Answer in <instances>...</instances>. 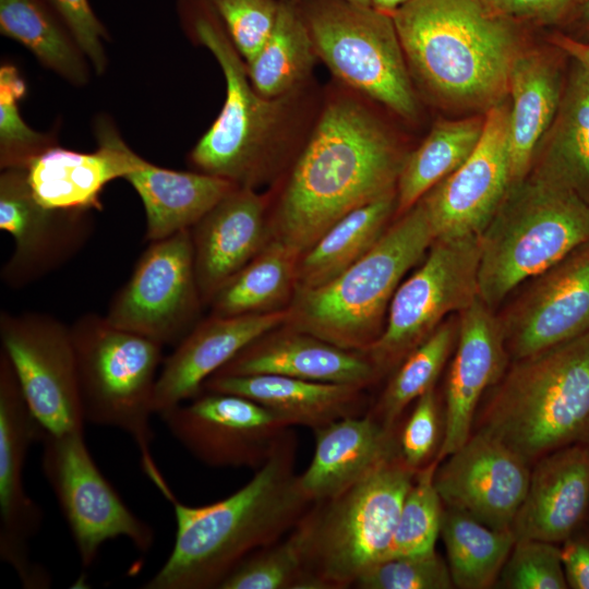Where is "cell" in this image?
I'll list each match as a JSON object with an SVG mask.
<instances>
[{
	"instance_id": "33",
	"label": "cell",
	"mask_w": 589,
	"mask_h": 589,
	"mask_svg": "<svg viewBox=\"0 0 589 589\" xmlns=\"http://www.w3.org/2000/svg\"><path fill=\"white\" fill-rule=\"evenodd\" d=\"M300 255L272 237L264 248L229 278L212 298L211 315L235 316L283 310L293 298Z\"/></svg>"
},
{
	"instance_id": "17",
	"label": "cell",
	"mask_w": 589,
	"mask_h": 589,
	"mask_svg": "<svg viewBox=\"0 0 589 589\" xmlns=\"http://www.w3.org/2000/svg\"><path fill=\"white\" fill-rule=\"evenodd\" d=\"M92 213L44 207L32 192L26 169L1 170L0 229L14 242L1 269L3 284L24 288L73 259L93 235Z\"/></svg>"
},
{
	"instance_id": "52",
	"label": "cell",
	"mask_w": 589,
	"mask_h": 589,
	"mask_svg": "<svg viewBox=\"0 0 589 589\" xmlns=\"http://www.w3.org/2000/svg\"><path fill=\"white\" fill-rule=\"evenodd\" d=\"M484 1H486L490 5H492L493 8L497 10L504 0H484Z\"/></svg>"
},
{
	"instance_id": "9",
	"label": "cell",
	"mask_w": 589,
	"mask_h": 589,
	"mask_svg": "<svg viewBox=\"0 0 589 589\" xmlns=\"http://www.w3.org/2000/svg\"><path fill=\"white\" fill-rule=\"evenodd\" d=\"M188 35L215 57L226 81L224 106L189 154L199 172L254 188L284 128L289 97L266 98L252 86L247 64L209 0H179Z\"/></svg>"
},
{
	"instance_id": "45",
	"label": "cell",
	"mask_w": 589,
	"mask_h": 589,
	"mask_svg": "<svg viewBox=\"0 0 589 589\" xmlns=\"http://www.w3.org/2000/svg\"><path fill=\"white\" fill-rule=\"evenodd\" d=\"M440 409L434 387L417 400L399 437V455L404 462L418 471L429 464L440 438Z\"/></svg>"
},
{
	"instance_id": "43",
	"label": "cell",
	"mask_w": 589,
	"mask_h": 589,
	"mask_svg": "<svg viewBox=\"0 0 589 589\" xmlns=\"http://www.w3.org/2000/svg\"><path fill=\"white\" fill-rule=\"evenodd\" d=\"M360 589H450L447 562L432 552L394 556L368 568L354 584Z\"/></svg>"
},
{
	"instance_id": "27",
	"label": "cell",
	"mask_w": 589,
	"mask_h": 589,
	"mask_svg": "<svg viewBox=\"0 0 589 589\" xmlns=\"http://www.w3.org/2000/svg\"><path fill=\"white\" fill-rule=\"evenodd\" d=\"M313 433V458L299 474L300 488L312 503L342 492L399 455L395 430L369 413L337 420Z\"/></svg>"
},
{
	"instance_id": "51",
	"label": "cell",
	"mask_w": 589,
	"mask_h": 589,
	"mask_svg": "<svg viewBox=\"0 0 589 589\" xmlns=\"http://www.w3.org/2000/svg\"><path fill=\"white\" fill-rule=\"evenodd\" d=\"M409 0H371V5L384 13L392 14Z\"/></svg>"
},
{
	"instance_id": "50",
	"label": "cell",
	"mask_w": 589,
	"mask_h": 589,
	"mask_svg": "<svg viewBox=\"0 0 589 589\" xmlns=\"http://www.w3.org/2000/svg\"><path fill=\"white\" fill-rule=\"evenodd\" d=\"M549 40L589 73V40H578L560 31L552 34Z\"/></svg>"
},
{
	"instance_id": "34",
	"label": "cell",
	"mask_w": 589,
	"mask_h": 589,
	"mask_svg": "<svg viewBox=\"0 0 589 589\" xmlns=\"http://www.w3.org/2000/svg\"><path fill=\"white\" fill-rule=\"evenodd\" d=\"M0 32L73 85L88 82L87 58L45 0H0Z\"/></svg>"
},
{
	"instance_id": "16",
	"label": "cell",
	"mask_w": 589,
	"mask_h": 589,
	"mask_svg": "<svg viewBox=\"0 0 589 589\" xmlns=\"http://www.w3.org/2000/svg\"><path fill=\"white\" fill-rule=\"evenodd\" d=\"M44 433L0 350V557L27 589H45L51 584L47 569L32 560L31 542L39 532L44 514L24 483L27 452Z\"/></svg>"
},
{
	"instance_id": "32",
	"label": "cell",
	"mask_w": 589,
	"mask_h": 589,
	"mask_svg": "<svg viewBox=\"0 0 589 589\" xmlns=\"http://www.w3.org/2000/svg\"><path fill=\"white\" fill-rule=\"evenodd\" d=\"M396 207L393 191L338 219L300 255L296 290L326 284L365 255L387 229Z\"/></svg>"
},
{
	"instance_id": "19",
	"label": "cell",
	"mask_w": 589,
	"mask_h": 589,
	"mask_svg": "<svg viewBox=\"0 0 589 589\" xmlns=\"http://www.w3.org/2000/svg\"><path fill=\"white\" fill-rule=\"evenodd\" d=\"M484 117L483 132L472 154L419 201L435 239L478 236L512 184L509 104L501 100Z\"/></svg>"
},
{
	"instance_id": "41",
	"label": "cell",
	"mask_w": 589,
	"mask_h": 589,
	"mask_svg": "<svg viewBox=\"0 0 589 589\" xmlns=\"http://www.w3.org/2000/svg\"><path fill=\"white\" fill-rule=\"evenodd\" d=\"M218 589H314L299 543L290 531L244 558Z\"/></svg>"
},
{
	"instance_id": "25",
	"label": "cell",
	"mask_w": 589,
	"mask_h": 589,
	"mask_svg": "<svg viewBox=\"0 0 589 589\" xmlns=\"http://www.w3.org/2000/svg\"><path fill=\"white\" fill-rule=\"evenodd\" d=\"M94 132L98 147L92 153L59 145L34 159L26 169L32 192L44 207L57 211H101L106 184L123 178L125 142L111 120L100 116Z\"/></svg>"
},
{
	"instance_id": "47",
	"label": "cell",
	"mask_w": 589,
	"mask_h": 589,
	"mask_svg": "<svg viewBox=\"0 0 589 589\" xmlns=\"http://www.w3.org/2000/svg\"><path fill=\"white\" fill-rule=\"evenodd\" d=\"M574 0H504L498 11L525 24L560 25Z\"/></svg>"
},
{
	"instance_id": "39",
	"label": "cell",
	"mask_w": 589,
	"mask_h": 589,
	"mask_svg": "<svg viewBox=\"0 0 589 589\" xmlns=\"http://www.w3.org/2000/svg\"><path fill=\"white\" fill-rule=\"evenodd\" d=\"M438 464L434 458L416 472L404 500L385 558L423 554L435 550L444 512V504L434 483Z\"/></svg>"
},
{
	"instance_id": "28",
	"label": "cell",
	"mask_w": 589,
	"mask_h": 589,
	"mask_svg": "<svg viewBox=\"0 0 589 589\" xmlns=\"http://www.w3.org/2000/svg\"><path fill=\"white\" fill-rule=\"evenodd\" d=\"M364 388L274 374H214L205 381L202 390L243 396L289 426L303 425L313 431L344 418L365 414Z\"/></svg>"
},
{
	"instance_id": "46",
	"label": "cell",
	"mask_w": 589,
	"mask_h": 589,
	"mask_svg": "<svg viewBox=\"0 0 589 589\" xmlns=\"http://www.w3.org/2000/svg\"><path fill=\"white\" fill-rule=\"evenodd\" d=\"M71 32L81 50L101 74L107 67L104 41L109 34L92 10L88 0H45Z\"/></svg>"
},
{
	"instance_id": "10",
	"label": "cell",
	"mask_w": 589,
	"mask_h": 589,
	"mask_svg": "<svg viewBox=\"0 0 589 589\" xmlns=\"http://www.w3.org/2000/svg\"><path fill=\"white\" fill-rule=\"evenodd\" d=\"M316 56L351 88L412 119L417 99L392 15L347 0H298Z\"/></svg>"
},
{
	"instance_id": "12",
	"label": "cell",
	"mask_w": 589,
	"mask_h": 589,
	"mask_svg": "<svg viewBox=\"0 0 589 589\" xmlns=\"http://www.w3.org/2000/svg\"><path fill=\"white\" fill-rule=\"evenodd\" d=\"M84 432L44 433L41 469L74 541L81 564L92 566L101 546L125 538L143 553L155 542L153 528L136 516L93 459Z\"/></svg>"
},
{
	"instance_id": "48",
	"label": "cell",
	"mask_w": 589,
	"mask_h": 589,
	"mask_svg": "<svg viewBox=\"0 0 589 589\" xmlns=\"http://www.w3.org/2000/svg\"><path fill=\"white\" fill-rule=\"evenodd\" d=\"M561 550L568 587L589 589V531L575 532Z\"/></svg>"
},
{
	"instance_id": "23",
	"label": "cell",
	"mask_w": 589,
	"mask_h": 589,
	"mask_svg": "<svg viewBox=\"0 0 589 589\" xmlns=\"http://www.w3.org/2000/svg\"><path fill=\"white\" fill-rule=\"evenodd\" d=\"M194 267L203 304L272 238L266 199L236 187L192 228Z\"/></svg>"
},
{
	"instance_id": "11",
	"label": "cell",
	"mask_w": 589,
	"mask_h": 589,
	"mask_svg": "<svg viewBox=\"0 0 589 589\" xmlns=\"http://www.w3.org/2000/svg\"><path fill=\"white\" fill-rule=\"evenodd\" d=\"M479 259L478 236L433 241L419 267L397 287L381 335L362 351L380 375L479 298Z\"/></svg>"
},
{
	"instance_id": "14",
	"label": "cell",
	"mask_w": 589,
	"mask_h": 589,
	"mask_svg": "<svg viewBox=\"0 0 589 589\" xmlns=\"http://www.w3.org/2000/svg\"><path fill=\"white\" fill-rule=\"evenodd\" d=\"M202 305L191 229H185L149 242L105 316L121 329L177 346L199 324Z\"/></svg>"
},
{
	"instance_id": "13",
	"label": "cell",
	"mask_w": 589,
	"mask_h": 589,
	"mask_svg": "<svg viewBox=\"0 0 589 589\" xmlns=\"http://www.w3.org/2000/svg\"><path fill=\"white\" fill-rule=\"evenodd\" d=\"M0 341L26 405L45 433L84 432L70 326L46 313L2 311Z\"/></svg>"
},
{
	"instance_id": "26",
	"label": "cell",
	"mask_w": 589,
	"mask_h": 589,
	"mask_svg": "<svg viewBox=\"0 0 589 589\" xmlns=\"http://www.w3.org/2000/svg\"><path fill=\"white\" fill-rule=\"evenodd\" d=\"M215 374H274L362 387L380 376L363 352L340 348L289 326L260 337Z\"/></svg>"
},
{
	"instance_id": "35",
	"label": "cell",
	"mask_w": 589,
	"mask_h": 589,
	"mask_svg": "<svg viewBox=\"0 0 589 589\" xmlns=\"http://www.w3.org/2000/svg\"><path fill=\"white\" fill-rule=\"evenodd\" d=\"M317 58L298 0H279L275 25L247 64L254 89L266 98L289 97L310 75Z\"/></svg>"
},
{
	"instance_id": "6",
	"label": "cell",
	"mask_w": 589,
	"mask_h": 589,
	"mask_svg": "<svg viewBox=\"0 0 589 589\" xmlns=\"http://www.w3.org/2000/svg\"><path fill=\"white\" fill-rule=\"evenodd\" d=\"M479 299L495 310L518 286L589 240V203L530 171L478 235Z\"/></svg>"
},
{
	"instance_id": "44",
	"label": "cell",
	"mask_w": 589,
	"mask_h": 589,
	"mask_svg": "<svg viewBox=\"0 0 589 589\" xmlns=\"http://www.w3.org/2000/svg\"><path fill=\"white\" fill-rule=\"evenodd\" d=\"M233 46L245 63L268 38L279 0H209Z\"/></svg>"
},
{
	"instance_id": "18",
	"label": "cell",
	"mask_w": 589,
	"mask_h": 589,
	"mask_svg": "<svg viewBox=\"0 0 589 589\" xmlns=\"http://www.w3.org/2000/svg\"><path fill=\"white\" fill-rule=\"evenodd\" d=\"M497 315L510 361L589 333V240L529 279Z\"/></svg>"
},
{
	"instance_id": "20",
	"label": "cell",
	"mask_w": 589,
	"mask_h": 589,
	"mask_svg": "<svg viewBox=\"0 0 589 589\" xmlns=\"http://www.w3.org/2000/svg\"><path fill=\"white\" fill-rule=\"evenodd\" d=\"M530 464L497 438L476 431L438 464L434 476L445 507L496 530H510L527 493Z\"/></svg>"
},
{
	"instance_id": "3",
	"label": "cell",
	"mask_w": 589,
	"mask_h": 589,
	"mask_svg": "<svg viewBox=\"0 0 589 589\" xmlns=\"http://www.w3.org/2000/svg\"><path fill=\"white\" fill-rule=\"evenodd\" d=\"M390 15L409 69L435 97L486 111L508 95L525 23L484 0H409Z\"/></svg>"
},
{
	"instance_id": "49",
	"label": "cell",
	"mask_w": 589,
	"mask_h": 589,
	"mask_svg": "<svg viewBox=\"0 0 589 589\" xmlns=\"http://www.w3.org/2000/svg\"><path fill=\"white\" fill-rule=\"evenodd\" d=\"M560 31L575 39L589 40V0H574L565 19L558 25Z\"/></svg>"
},
{
	"instance_id": "22",
	"label": "cell",
	"mask_w": 589,
	"mask_h": 589,
	"mask_svg": "<svg viewBox=\"0 0 589 589\" xmlns=\"http://www.w3.org/2000/svg\"><path fill=\"white\" fill-rule=\"evenodd\" d=\"M289 309L235 316H213L199 324L164 359L155 394V414L201 393L205 381L250 344L287 324Z\"/></svg>"
},
{
	"instance_id": "5",
	"label": "cell",
	"mask_w": 589,
	"mask_h": 589,
	"mask_svg": "<svg viewBox=\"0 0 589 589\" xmlns=\"http://www.w3.org/2000/svg\"><path fill=\"white\" fill-rule=\"evenodd\" d=\"M434 240L418 202L341 274L318 287L297 289L288 326L347 350L364 351L381 335L404 276L423 260Z\"/></svg>"
},
{
	"instance_id": "24",
	"label": "cell",
	"mask_w": 589,
	"mask_h": 589,
	"mask_svg": "<svg viewBox=\"0 0 589 589\" xmlns=\"http://www.w3.org/2000/svg\"><path fill=\"white\" fill-rule=\"evenodd\" d=\"M588 509L589 444H572L536 461L510 530L516 540L564 542Z\"/></svg>"
},
{
	"instance_id": "37",
	"label": "cell",
	"mask_w": 589,
	"mask_h": 589,
	"mask_svg": "<svg viewBox=\"0 0 589 589\" xmlns=\"http://www.w3.org/2000/svg\"><path fill=\"white\" fill-rule=\"evenodd\" d=\"M440 536L454 587L460 589L496 585L516 541L512 530L492 529L449 507L444 508Z\"/></svg>"
},
{
	"instance_id": "38",
	"label": "cell",
	"mask_w": 589,
	"mask_h": 589,
	"mask_svg": "<svg viewBox=\"0 0 589 589\" xmlns=\"http://www.w3.org/2000/svg\"><path fill=\"white\" fill-rule=\"evenodd\" d=\"M458 316L449 315L395 369L378 400L368 411L384 426L395 430L405 409L434 384L455 348Z\"/></svg>"
},
{
	"instance_id": "40",
	"label": "cell",
	"mask_w": 589,
	"mask_h": 589,
	"mask_svg": "<svg viewBox=\"0 0 589 589\" xmlns=\"http://www.w3.org/2000/svg\"><path fill=\"white\" fill-rule=\"evenodd\" d=\"M27 88L19 69L9 63L0 67V167L27 169L31 163L49 148L57 139L33 130L20 113V101Z\"/></svg>"
},
{
	"instance_id": "29",
	"label": "cell",
	"mask_w": 589,
	"mask_h": 589,
	"mask_svg": "<svg viewBox=\"0 0 589 589\" xmlns=\"http://www.w3.org/2000/svg\"><path fill=\"white\" fill-rule=\"evenodd\" d=\"M127 180L139 194L146 217L149 242L191 229L236 187L235 183L199 171L158 167L124 146Z\"/></svg>"
},
{
	"instance_id": "53",
	"label": "cell",
	"mask_w": 589,
	"mask_h": 589,
	"mask_svg": "<svg viewBox=\"0 0 589 589\" xmlns=\"http://www.w3.org/2000/svg\"><path fill=\"white\" fill-rule=\"evenodd\" d=\"M347 1L361 4V5H371V0H347Z\"/></svg>"
},
{
	"instance_id": "21",
	"label": "cell",
	"mask_w": 589,
	"mask_h": 589,
	"mask_svg": "<svg viewBox=\"0 0 589 589\" xmlns=\"http://www.w3.org/2000/svg\"><path fill=\"white\" fill-rule=\"evenodd\" d=\"M458 335L445 384L444 432L435 459L441 462L470 437L483 395L508 368L498 315L479 298L458 313Z\"/></svg>"
},
{
	"instance_id": "2",
	"label": "cell",
	"mask_w": 589,
	"mask_h": 589,
	"mask_svg": "<svg viewBox=\"0 0 589 589\" xmlns=\"http://www.w3.org/2000/svg\"><path fill=\"white\" fill-rule=\"evenodd\" d=\"M290 428L252 479L231 495L202 506L177 498L172 550L145 589H218L250 554L285 538L312 502L296 473Z\"/></svg>"
},
{
	"instance_id": "30",
	"label": "cell",
	"mask_w": 589,
	"mask_h": 589,
	"mask_svg": "<svg viewBox=\"0 0 589 589\" xmlns=\"http://www.w3.org/2000/svg\"><path fill=\"white\" fill-rule=\"evenodd\" d=\"M556 55L520 51L509 74V167L512 183L522 180L556 115L567 71Z\"/></svg>"
},
{
	"instance_id": "4",
	"label": "cell",
	"mask_w": 589,
	"mask_h": 589,
	"mask_svg": "<svg viewBox=\"0 0 589 589\" xmlns=\"http://www.w3.org/2000/svg\"><path fill=\"white\" fill-rule=\"evenodd\" d=\"M477 431L529 464L589 444V333L512 361L491 388Z\"/></svg>"
},
{
	"instance_id": "8",
	"label": "cell",
	"mask_w": 589,
	"mask_h": 589,
	"mask_svg": "<svg viewBox=\"0 0 589 589\" xmlns=\"http://www.w3.org/2000/svg\"><path fill=\"white\" fill-rule=\"evenodd\" d=\"M70 330L85 421L127 433L140 452L144 473L172 503L176 496L151 448V418L164 346L121 329L96 313L81 315Z\"/></svg>"
},
{
	"instance_id": "7",
	"label": "cell",
	"mask_w": 589,
	"mask_h": 589,
	"mask_svg": "<svg viewBox=\"0 0 589 589\" xmlns=\"http://www.w3.org/2000/svg\"><path fill=\"white\" fill-rule=\"evenodd\" d=\"M416 472L398 455L342 492L311 504L291 532L314 589L354 587L386 557Z\"/></svg>"
},
{
	"instance_id": "15",
	"label": "cell",
	"mask_w": 589,
	"mask_h": 589,
	"mask_svg": "<svg viewBox=\"0 0 589 589\" xmlns=\"http://www.w3.org/2000/svg\"><path fill=\"white\" fill-rule=\"evenodd\" d=\"M159 417L195 459L216 467L260 468L291 428L243 396L202 390Z\"/></svg>"
},
{
	"instance_id": "31",
	"label": "cell",
	"mask_w": 589,
	"mask_h": 589,
	"mask_svg": "<svg viewBox=\"0 0 589 589\" xmlns=\"http://www.w3.org/2000/svg\"><path fill=\"white\" fill-rule=\"evenodd\" d=\"M589 203V73L569 58L561 101L532 167Z\"/></svg>"
},
{
	"instance_id": "36",
	"label": "cell",
	"mask_w": 589,
	"mask_h": 589,
	"mask_svg": "<svg viewBox=\"0 0 589 589\" xmlns=\"http://www.w3.org/2000/svg\"><path fill=\"white\" fill-rule=\"evenodd\" d=\"M485 117L436 122L424 141L405 157L396 184V213L404 214L477 147Z\"/></svg>"
},
{
	"instance_id": "1",
	"label": "cell",
	"mask_w": 589,
	"mask_h": 589,
	"mask_svg": "<svg viewBox=\"0 0 589 589\" xmlns=\"http://www.w3.org/2000/svg\"><path fill=\"white\" fill-rule=\"evenodd\" d=\"M404 159L361 103L330 100L292 167L271 220L272 237L301 255L342 216L396 191Z\"/></svg>"
},
{
	"instance_id": "42",
	"label": "cell",
	"mask_w": 589,
	"mask_h": 589,
	"mask_svg": "<svg viewBox=\"0 0 589 589\" xmlns=\"http://www.w3.org/2000/svg\"><path fill=\"white\" fill-rule=\"evenodd\" d=\"M496 585L505 589L568 588L562 550L548 541L516 540Z\"/></svg>"
}]
</instances>
